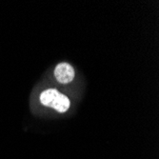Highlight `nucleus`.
<instances>
[{
    "mask_svg": "<svg viewBox=\"0 0 159 159\" xmlns=\"http://www.w3.org/2000/svg\"><path fill=\"white\" fill-rule=\"evenodd\" d=\"M54 77L61 84H68L75 78V73L74 67L69 63H59L54 69Z\"/></svg>",
    "mask_w": 159,
    "mask_h": 159,
    "instance_id": "obj_2",
    "label": "nucleus"
},
{
    "mask_svg": "<svg viewBox=\"0 0 159 159\" xmlns=\"http://www.w3.org/2000/svg\"><path fill=\"white\" fill-rule=\"evenodd\" d=\"M39 99L42 105L52 108L60 113L66 112L70 107V100L69 97L59 93L56 89H48L42 92Z\"/></svg>",
    "mask_w": 159,
    "mask_h": 159,
    "instance_id": "obj_1",
    "label": "nucleus"
}]
</instances>
